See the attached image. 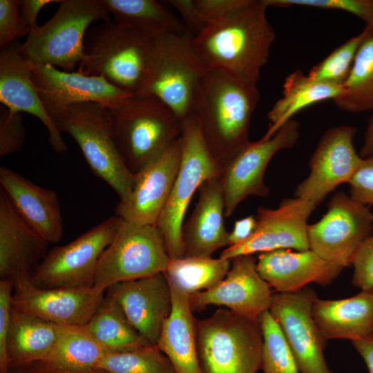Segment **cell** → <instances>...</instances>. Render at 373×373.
<instances>
[{"label": "cell", "instance_id": "cell-41", "mask_svg": "<svg viewBox=\"0 0 373 373\" xmlns=\"http://www.w3.org/2000/svg\"><path fill=\"white\" fill-rule=\"evenodd\" d=\"M21 1L0 0V46L7 47L10 43L28 36L30 32L20 14Z\"/></svg>", "mask_w": 373, "mask_h": 373}, {"label": "cell", "instance_id": "cell-26", "mask_svg": "<svg viewBox=\"0 0 373 373\" xmlns=\"http://www.w3.org/2000/svg\"><path fill=\"white\" fill-rule=\"evenodd\" d=\"M198 191V202L182 225L184 257H211L229 245L220 175L205 180Z\"/></svg>", "mask_w": 373, "mask_h": 373}, {"label": "cell", "instance_id": "cell-51", "mask_svg": "<svg viewBox=\"0 0 373 373\" xmlns=\"http://www.w3.org/2000/svg\"><path fill=\"white\" fill-rule=\"evenodd\" d=\"M359 155L362 158L373 156V114L370 119L365 133L363 144Z\"/></svg>", "mask_w": 373, "mask_h": 373}, {"label": "cell", "instance_id": "cell-25", "mask_svg": "<svg viewBox=\"0 0 373 373\" xmlns=\"http://www.w3.org/2000/svg\"><path fill=\"white\" fill-rule=\"evenodd\" d=\"M48 245L21 219L1 191V280L30 277L48 252Z\"/></svg>", "mask_w": 373, "mask_h": 373}, {"label": "cell", "instance_id": "cell-9", "mask_svg": "<svg viewBox=\"0 0 373 373\" xmlns=\"http://www.w3.org/2000/svg\"><path fill=\"white\" fill-rule=\"evenodd\" d=\"M182 157L169 199L156 226L161 231L170 259L184 257L182 229L190 201L207 180L221 170L209 150L194 114L182 122Z\"/></svg>", "mask_w": 373, "mask_h": 373}, {"label": "cell", "instance_id": "cell-39", "mask_svg": "<svg viewBox=\"0 0 373 373\" xmlns=\"http://www.w3.org/2000/svg\"><path fill=\"white\" fill-rule=\"evenodd\" d=\"M268 7H309L350 13L373 26V0H265Z\"/></svg>", "mask_w": 373, "mask_h": 373}, {"label": "cell", "instance_id": "cell-17", "mask_svg": "<svg viewBox=\"0 0 373 373\" xmlns=\"http://www.w3.org/2000/svg\"><path fill=\"white\" fill-rule=\"evenodd\" d=\"M12 307L58 325H84L105 298L106 291L85 288L41 289L30 277L13 281Z\"/></svg>", "mask_w": 373, "mask_h": 373}, {"label": "cell", "instance_id": "cell-48", "mask_svg": "<svg viewBox=\"0 0 373 373\" xmlns=\"http://www.w3.org/2000/svg\"><path fill=\"white\" fill-rule=\"evenodd\" d=\"M59 0H23L20 4L22 19L29 27L30 32L38 28L37 23L39 11L46 6L53 3H61Z\"/></svg>", "mask_w": 373, "mask_h": 373}, {"label": "cell", "instance_id": "cell-50", "mask_svg": "<svg viewBox=\"0 0 373 373\" xmlns=\"http://www.w3.org/2000/svg\"><path fill=\"white\" fill-rule=\"evenodd\" d=\"M352 343L364 361L369 373H373V334L352 341Z\"/></svg>", "mask_w": 373, "mask_h": 373}, {"label": "cell", "instance_id": "cell-4", "mask_svg": "<svg viewBox=\"0 0 373 373\" xmlns=\"http://www.w3.org/2000/svg\"><path fill=\"white\" fill-rule=\"evenodd\" d=\"M57 128L77 142L92 171L110 186L119 200L135 180L117 146L109 108L95 102L73 104L48 112Z\"/></svg>", "mask_w": 373, "mask_h": 373}, {"label": "cell", "instance_id": "cell-5", "mask_svg": "<svg viewBox=\"0 0 373 373\" xmlns=\"http://www.w3.org/2000/svg\"><path fill=\"white\" fill-rule=\"evenodd\" d=\"M110 111L117 146L133 174L157 159L181 136L182 122L153 97L133 96Z\"/></svg>", "mask_w": 373, "mask_h": 373}, {"label": "cell", "instance_id": "cell-43", "mask_svg": "<svg viewBox=\"0 0 373 373\" xmlns=\"http://www.w3.org/2000/svg\"><path fill=\"white\" fill-rule=\"evenodd\" d=\"M13 282L0 280V368L1 373H8L9 364L7 341L10 323Z\"/></svg>", "mask_w": 373, "mask_h": 373}, {"label": "cell", "instance_id": "cell-11", "mask_svg": "<svg viewBox=\"0 0 373 373\" xmlns=\"http://www.w3.org/2000/svg\"><path fill=\"white\" fill-rule=\"evenodd\" d=\"M121 219L113 216L70 242L48 251L30 276L41 289L94 286L100 257L111 242Z\"/></svg>", "mask_w": 373, "mask_h": 373}, {"label": "cell", "instance_id": "cell-30", "mask_svg": "<svg viewBox=\"0 0 373 373\" xmlns=\"http://www.w3.org/2000/svg\"><path fill=\"white\" fill-rule=\"evenodd\" d=\"M343 86L317 82L301 70L289 74L283 85L282 97L269 111V126L263 136L269 138L301 110L327 99H335Z\"/></svg>", "mask_w": 373, "mask_h": 373}, {"label": "cell", "instance_id": "cell-49", "mask_svg": "<svg viewBox=\"0 0 373 373\" xmlns=\"http://www.w3.org/2000/svg\"><path fill=\"white\" fill-rule=\"evenodd\" d=\"M14 373H105L99 369L70 370L58 368L43 362H36L16 367Z\"/></svg>", "mask_w": 373, "mask_h": 373}, {"label": "cell", "instance_id": "cell-22", "mask_svg": "<svg viewBox=\"0 0 373 373\" xmlns=\"http://www.w3.org/2000/svg\"><path fill=\"white\" fill-rule=\"evenodd\" d=\"M256 268L276 292L300 290L308 284L327 286L345 269L327 262L310 249H280L259 254Z\"/></svg>", "mask_w": 373, "mask_h": 373}, {"label": "cell", "instance_id": "cell-21", "mask_svg": "<svg viewBox=\"0 0 373 373\" xmlns=\"http://www.w3.org/2000/svg\"><path fill=\"white\" fill-rule=\"evenodd\" d=\"M106 292L119 305L131 325L150 345H157L172 309V293L164 273L118 283Z\"/></svg>", "mask_w": 373, "mask_h": 373}, {"label": "cell", "instance_id": "cell-7", "mask_svg": "<svg viewBox=\"0 0 373 373\" xmlns=\"http://www.w3.org/2000/svg\"><path fill=\"white\" fill-rule=\"evenodd\" d=\"M196 344L202 373H257L260 369L259 318L218 309L196 320Z\"/></svg>", "mask_w": 373, "mask_h": 373}, {"label": "cell", "instance_id": "cell-34", "mask_svg": "<svg viewBox=\"0 0 373 373\" xmlns=\"http://www.w3.org/2000/svg\"><path fill=\"white\" fill-rule=\"evenodd\" d=\"M108 352L84 325H60L56 346L43 363L70 370L97 369Z\"/></svg>", "mask_w": 373, "mask_h": 373}, {"label": "cell", "instance_id": "cell-14", "mask_svg": "<svg viewBox=\"0 0 373 373\" xmlns=\"http://www.w3.org/2000/svg\"><path fill=\"white\" fill-rule=\"evenodd\" d=\"M309 287L273 294L269 312L278 323L294 356L300 373H333L325 356L327 339L313 317L317 298Z\"/></svg>", "mask_w": 373, "mask_h": 373}, {"label": "cell", "instance_id": "cell-33", "mask_svg": "<svg viewBox=\"0 0 373 373\" xmlns=\"http://www.w3.org/2000/svg\"><path fill=\"white\" fill-rule=\"evenodd\" d=\"M364 30L343 93L333 101L344 111L373 114V26H365Z\"/></svg>", "mask_w": 373, "mask_h": 373}, {"label": "cell", "instance_id": "cell-37", "mask_svg": "<svg viewBox=\"0 0 373 373\" xmlns=\"http://www.w3.org/2000/svg\"><path fill=\"white\" fill-rule=\"evenodd\" d=\"M259 321L262 334V373H300L282 330L269 311L262 313Z\"/></svg>", "mask_w": 373, "mask_h": 373}, {"label": "cell", "instance_id": "cell-20", "mask_svg": "<svg viewBox=\"0 0 373 373\" xmlns=\"http://www.w3.org/2000/svg\"><path fill=\"white\" fill-rule=\"evenodd\" d=\"M230 260V269L220 283L189 296L191 307L200 311L210 305L223 306L240 315L259 318L269 310L274 294L271 287L258 274L253 255Z\"/></svg>", "mask_w": 373, "mask_h": 373}, {"label": "cell", "instance_id": "cell-29", "mask_svg": "<svg viewBox=\"0 0 373 373\" xmlns=\"http://www.w3.org/2000/svg\"><path fill=\"white\" fill-rule=\"evenodd\" d=\"M60 325L12 307L7 341L10 366L45 361L56 346Z\"/></svg>", "mask_w": 373, "mask_h": 373}, {"label": "cell", "instance_id": "cell-35", "mask_svg": "<svg viewBox=\"0 0 373 373\" xmlns=\"http://www.w3.org/2000/svg\"><path fill=\"white\" fill-rule=\"evenodd\" d=\"M230 267L231 260L220 257H183L170 259L164 273L170 283L190 296L217 285Z\"/></svg>", "mask_w": 373, "mask_h": 373}, {"label": "cell", "instance_id": "cell-47", "mask_svg": "<svg viewBox=\"0 0 373 373\" xmlns=\"http://www.w3.org/2000/svg\"><path fill=\"white\" fill-rule=\"evenodd\" d=\"M256 227V218L250 215L236 220L233 229L229 232L228 246L240 244L254 233Z\"/></svg>", "mask_w": 373, "mask_h": 373}, {"label": "cell", "instance_id": "cell-3", "mask_svg": "<svg viewBox=\"0 0 373 373\" xmlns=\"http://www.w3.org/2000/svg\"><path fill=\"white\" fill-rule=\"evenodd\" d=\"M207 68L198 57L189 32L153 39L145 75L136 97H153L182 122L193 114Z\"/></svg>", "mask_w": 373, "mask_h": 373}, {"label": "cell", "instance_id": "cell-13", "mask_svg": "<svg viewBox=\"0 0 373 373\" xmlns=\"http://www.w3.org/2000/svg\"><path fill=\"white\" fill-rule=\"evenodd\" d=\"M300 135V124L291 119L269 138L251 142L221 171L224 216H231L247 198L267 197L265 183L267 166L278 151L293 147Z\"/></svg>", "mask_w": 373, "mask_h": 373}, {"label": "cell", "instance_id": "cell-44", "mask_svg": "<svg viewBox=\"0 0 373 373\" xmlns=\"http://www.w3.org/2000/svg\"><path fill=\"white\" fill-rule=\"evenodd\" d=\"M348 184L352 199L364 205L373 204V156L362 158Z\"/></svg>", "mask_w": 373, "mask_h": 373}, {"label": "cell", "instance_id": "cell-12", "mask_svg": "<svg viewBox=\"0 0 373 373\" xmlns=\"http://www.w3.org/2000/svg\"><path fill=\"white\" fill-rule=\"evenodd\" d=\"M327 208L321 220L308 225L309 248L325 260L345 268L371 236L373 214L366 205L343 192L333 195Z\"/></svg>", "mask_w": 373, "mask_h": 373}, {"label": "cell", "instance_id": "cell-15", "mask_svg": "<svg viewBox=\"0 0 373 373\" xmlns=\"http://www.w3.org/2000/svg\"><path fill=\"white\" fill-rule=\"evenodd\" d=\"M315 208L298 197L283 200L276 209L258 207L254 233L245 242L227 247L220 257L231 260L280 249H309L307 219Z\"/></svg>", "mask_w": 373, "mask_h": 373}, {"label": "cell", "instance_id": "cell-38", "mask_svg": "<svg viewBox=\"0 0 373 373\" xmlns=\"http://www.w3.org/2000/svg\"><path fill=\"white\" fill-rule=\"evenodd\" d=\"M364 35L363 29L358 35L335 48L310 70L307 74L309 77L319 82L343 86L350 75Z\"/></svg>", "mask_w": 373, "mask_h": 373}, {"label": "cell", "instance_id": "cell-8", "mask_svg": "<svg viewBox=\"0 0 373 373\" xmlns=\"http://www.w3.org/2000/svg\"><path fill=\"white\" fill-rule=\"evenodd\" d=\"M102 0H64L46 23L17 46L26 61L72 72L84 57V39L95 21L109 20Z\"/></svg>", "mask_w": 373, "mask_h": 373}, {"label": "cell", "instance_id": "cell-10", "mask_svg": "<svg viewBox=\"0 0 373 373\" xmlns=\"http://www.w3.org/2000/svg\"><path fill=\"white\" fill-rule=\"evenodd\" d=\"M169 261L164 238L156 225L121 219L114 238L100 257L94 286L106 291L118 283L163 273Z\"/></svg>", "mask_w": 373, "mask_h": 373}, {"label": "cell", "instance_id": "cell-27", "mask_svg": "<svg viewBox=\"0 0 373 373\" xmlns=\"http://www.w3.org/2000/svg\"><path fill=\"white\" fill-rule=\"evenodd\" d=\"M313 317L327 339L351 341L373 334V291L343 299L317 298L313 305Z\"/></svg>", "mask_w": 373, "mask_h": 373}, {"label": "cell", "instance_id": "cell-6", "mask_svg": "<svg viewBox=\"0 0 373 373\" xmlns=\"http://www.w3.org/2000/svg\"><path fill=\"white\" fill-rule=\"evenodd\" d=\"M153 38L110 20L88 29L77 71L101 76L135 96L143 81Z\"/></svg>", "mask_w": 373, "mask_h": 373}, {"label": "cell", "instance_id": "cell-36", "mask_svg": "<svg viewBox=\"0 0 373 373\" xmlns=\"http://www.w3.org/2000/svg\"><path fill=\"white\" fill-rule=\"evenodd\" d=\"M97 369L105 373H175L167 356L157 345L108 352Z\"/></svg>", "mask_w": 373, "mask_h": 373}, {"label": "cell", "instance_id": "cell-31", "mask_svg": "<svg viewBox=\"0 0 373 373\" xmlns=\"http://www.w3.org/2000/svg\"><path fill=\"white\" fill-rule=\"evenodd\" d=\"M114 21L147 37L189 32L181 19L155 0H102Z\"/></svg>", "mask_w": 373, "mask_h": 373}, {"label": "cell", "instance_id": "cell-19", "mask_svg": "<svg viewBox=\"0 0 373 373\" xmlns=\"http://www.w3.org/2000/svg\"><path fill=\"white\" fill-rule=\"evenodd\" d=\"M182 157L181 137L162 155L135 174L128 195L120 199L115 216L126 222L156 225L169 199Z\"/></svg>", "mask_w": 373, "mask_h": 373}, {"label": "cell", "instance_id": "cell-46", "mask_svg": "<svg viewBox=\"0 0 373 373\" xmlns=\"http://www.w3.org/2000/svg\"><path fill=\"white\" fill-rule=\"evenodd\" d=\"M167 2L178 11L192 37L198 35L207 26L195 8L193 0H170Z\"/></svg>", "mask_w": 373, "mask_h": 373}, {"label": "cell", "instance_id": "cell-1", "mask_svg": "<svg viewBox=\"0 0 373 373\" xmlns=\"http://www.w3.org/2000/svg\"><path fill=\"white\" fill-rule=\"evenodd\" d=\"M267 8L264 0H247L230 15L192 37L205 68L221 70L257 85L276 38Z\"/></svg>", "mask_w": 373, "mask_h": 373}, {"label": "cell", "instance_id": "cell-32", "mask_svg": "<svg viewBox=\"0 0 373 373\" xmlns=\"http://www.w3.org/2000/svg\"><path fill=\"white\" fill-rule=\"evenodd\" d=\"M84 327L108 352L150 345L128 322L116 300L107 293Z\"/></svg>", "mask_w": 373, "mask_h": 373}, {"label": "cell", "instance_id": "cell-23", "mask_svg": "<svg viewBox=\"0 0 373 373\" xmlns=\"http://www.w3.org/2000/svg\"><path fill=\"white\" fill-rule=\"evenodd\" d=\"M2 191L21 219L50 243L63 235V220L59 198L52 190L35 184L9 168H0Z\"/></svg>", "mask_w": 373, "mask_h": 373}, {"label": "cell", "instance_id": "cell-24", "mask_svg": "<svg viewBox=\"0 0 373 373\" xmlns=\"http://www.w3.org/2000/svg\"><path fill=\"white\" fill-rule=\"evenodd\" d=\"M0 102L11 112H25L38 118L48 132V141L57 153L66 151L61 132L44 106L28 62L17 46L1 48Z\"/></svg>", "mask_w": 373, "mask_h": 373}, {"label": "cell", "instance_id": "cell-40", "mask_svg": "<svg viewBox=\"0 0 373 373\" xmlns=\"http://www.w3.org/2000/svg\"><path fill=\"white\" fill-rule=\"evenodd\" d=\"M26 129L21 113L11 112L4 106L0 109V155L18 152L23 146Z\"/></svg>", "mask_w": 373, "mask_h": 373}, {"label": "cell", "instance_id": "cell-45", "mask_svg": "<svg viewBox=\"0 0 373 373\" xmlns=\"http://www.w3.org/2000/svg\"><path fill=\"white\" fill-rule=\"evenodd\" d=\"M247 0H193L195 8L207 26L230 15Z\"/></svg>", "mask_w": 373, "mask_h": 373}, {"label": "cell", "instance_id": "cell-18", "mask_svg": "<svg viewBox=\"0 0 373 373\" xmlns=\"http://www.w3.org/2000/svg\"><path fill=\"white\" fill-rule=\"evenodd\" d=\"M32 79L48 112L85 102L115 109L133 97L101 76L68 72L27 61Z\"/></svg>", "mask_w": 373, "mask_h": 373}, {"label": "cell", "instance_id": "cell-16", "mask_svg": "<svg viewBox=\"0 0 373 373\" xmlns=\"http://www.w3.org/2000/svg\"><path fill=\"white\" fill-rule=\"evenodd\" d=\"M356 129L339 125L327 129L311 157L310 172L296 190V197L316 207L338 186L348 183L362 157L353 143Z\"/></svg>", "mask_w": 373, "mask_h": 373}, {"label": "cell", "instance_id": "cell-42", "mask_svg": "<svg viewBox=\"0 0 373 373\" xmlns=\"http://www.w3.org/2000/svg\"><path fill=\"white\" fill-rule=\"evenodd\" d=\"M352 284L361 291H373V236L367 238L356 251Z\"/></svg>", "mask_w": 373, "mask_h": 373}, {"label": "cell", "instance_id": "cell-28", "mask_svg": "<svg viewBox=\"0 0 373 373\" xmlns=\"http://www.w3.org/2000/svg\"><path fill=\"white\" fill-rule=\"evenodd\" d=\"M169 285L172 309L164 323L157 346L169 359L175 373H202L197 351L196 319L189 296Z\"/></svg>", "mask_w": 373, "mask_h": 373}, {"label": "cell", "instance_id": "cell-2", "mask_svg": "<svg viewBox=\"0 0 373 373\" xmlns=\"http://www.w3.org/2000/svg\"><path fill=\"white\" fill-rule=\"evenodd\" d=\"M259 99L257 85L221 70L206 69L193 114L221 171L250 142V122Z\"/></svg>", "mask_w": 373, "mask_h": 373}]
</instances>
